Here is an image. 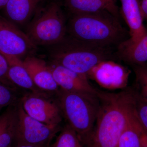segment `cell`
Returning a JSON list of instances; mask_svg holds the SVG:
<instances>
[{"instance_id":"cell-1","label":"cell","mask_w":147,"mask_h":147,"mask_svg":"<svg viewBox=\"0 0 147 147\" xmlns=\"http://www.w3.org/2000/svg\"><path fill=\"white\" fill-rule=\"evenodd\" d=\"M100 107L94 126L84 145L86 147H118L119 141L135 111L134 94L98 90Z\"/></svg>"},{"instance_id":"cell-2","label":"cell","mask_w":147,"mask_h":147,"mask_svg":"<svg viewBox=\"0 0 147 147\" xmlns=\"http://www.w3.org/2000/svg\"><path fill=\"white\" fill-rule=\"evenodd\" d=\"M67 33L77 40L111 49L127 39L126 31L118 17L106 11L73 14L67 26Z\"/></svg>"},{"instance_id":"cell-3","label":"cell","mask_w":147,"mask_h":147,"mask_svg":"<svg viewBox=\"0 0 147 147\" xmlns=\"http://www.w3.org/2000/svg\"><path fill=\"white\" fill-rule=\"evenodd\" d=\"M97 93H79L60 89L57 93L63 117L76 131L83 146L89 138L97 118L100 107Z\"/></svg>"},{"instance_id":"cell-4","label":"cell","mask_w":147,"mask_h":147,"mask_svg":"<svg viewBox=\"0 0 147 147\" xmlns=\"http://www.w3.org/2000/svg\"><path fill=\"white\" fill-rule=\"evenodd\" d=\"M51 52L53 62L81 75L87 74L100 62L111 60V48H104L77 40L68 36Z\"/></svg>"},{"instance_id":"cell-5","label":"cell","mask_w":147,"mask_h":147,"mask_svg":"<svg viewBox=\"0 0 147 147\" xmlns=\"http://www.w3.org/2000/svg\"><path fill=\"white\" fill-rule=\"evenodd\" d=\"M67 26L60 7L52 3L34 19L26 34L35 45H55L66 36Z\"/></svg>"},{"instance_id":"cell-6","label":"cell","mask_w":147,"mask_h":147,"mask_svg":"<svg viewBox=\"0 0 147 147\" xmlns=\"http://www.w3.org/2000/svg\"><path fill=\"white\" fill-rule=\"evenodd\" d=\"M18 120L15 144H50L53 137L61 128L60 125H47L36 120L26 113L21 101L16 105Z\"/></svg>"},{"instance_id":"cell-7","label":"cell","mask_w":147,"mask_h":147,"mask_svg":"<svg viewBox=\"0 0 147 147\" xmlns=\"http://www.w3.org/2000/svg\"><path fill=\"white\" fill-rule=\"evenodd\" d=\"M26 34L4 16L0 15V53L5 57L22 58L36 50Z\"/></svg>"},{"instance_id":"cell-8","label":"cell","mask_w":147,"mask_h":147,"mask_svg":"<svg viewBox=\"0 0 147 147\" xmlns=\"http://www.w3.org/2000/svg\"><path fill=\"white\" fill-rule=\"evenodd\" d=\"M20 101L25 112L33 118L46 124L60 125L63 117L59 103L45 93H30Z\"/></svg>"},{"instance_id":"cell-9","label":"cell","mask_w":147,"mask_h":147,"mask_svg":"<svg viewBox=\"0 0 147 147\" xmlns=\"http://www.w3.org/2000/svg\"><path fill=\"white\" fill-rule=\"evenodd\" d=\"M130 71L123 65L112 60L100 62L87 74L100 87L109 90L121 89L128 84Z\"/></svg>"},{"instance_id":"cell-10","label":"cell","mask_w":147,"mask_h":147,"mask_svg":"<svg viewBox=\"0 0 147 147\" xmlns=\"http://www.w3.org/2000/svg\"><path fill=\"white\" fill-rule=\"evenodd\" d=\"M55 82L65 91L79 93H97L86 76L81 75L53 62L49 65Z\"/></svg>"},{"instance_id":"cell-11","label":"cell","mask_w":147,"mask_h":147,"mask_svg":"<svg viewBox=\"0 0 147 147\" xmlns=\"http://www.w3.org/2000/svg\"><path fill=\"white\" fill-rule=\"evenodd\" d=\"M25 68L38 88L43 91L57 93L60 89L50 66L43 60L30 55L23 60Z\"/></svg>"},{"instance_id":"cell-12","label":"cell","mask_w":147,"mask_h":147,"mask_svg":"<svg viewBox=\"0 0 147 147\" xmlns=\"http://www.w3.org/2000/svg\"><path fill=\"white\" fill-rule=\"evenodd\" d=\"M121 4L122 13L129 28L131 41L141 38L147 32L144 25V18L139 0H119Z\"/></svg>"},{"instance_id":"cell-13","label":"cell","mask_w":147,"mask_h":147,"mask_svg":"<svg viewBox=\"0 0 147 147\" xmlns=\"http://www.w3.org/2000/svg\"><path fill=\"white\" fill-rule=\"evenodd\" d=\"M40 0H9L3 9L6 19L17 26L27 24L36 11Z\"/></svg>"},{"instance_id":"cell-14","label":"cell","mask_w":147,"mask_h":147,"mask_svg":"<svg viewBox=\"0 0 147 147\" xmlns=\"http://www.w3.org/2000/svg\"><path fill=\"white\" fill-rule=\"evenodd\" d=\"M117 55L128 63L143 65L147 62V32L135 41L128 39L117 47Z\"/></svg>"},{"instance_id":"cell-15","label":"cell","mask_w":147,"mask_h":147,"mask_svg":"<svg viewBox=\"0 0 147 147\" xmlns=\"http://www.w3.org/2000/svg\"><path fill=\"white\" fill-rule=\"evenodd\" d=\"M66 5L72 14L109 12L118 17V9L113 0H66Z\"/></svg>"},{"instance_id":"cell-16","label":"cell","mask_w":147,"mask_h":147,"mask_svg":"<svg viewBox=\"0 0 147 147\" xmlns=\"http://www.w3.org/2000/svg\"><path fill=\"white\" fill-rule=\"evenodd\" d=\"M118 147H147V131L140 122L136 109L121 136Z\"/></svg>"},{"instance_id":"cell-17","label":"cell","mask_w":147,"mask_h":147,"mask_svg":"<svg viewBox=\"0 0 147 147\" xmlns=\"http://www.w3.org/2000/svg\"><path fill=\"white\" fill-rule=\"evenodd\" d=\"M5 57L9 65L7 77L11 84L23 88L30 90L32 92L44 93L34 83L24 66L23 60L16 57Z\"/></svg>"},{"instance_id":"cell-18","label":"cell","mask_w":147,"mask_h":147,"mask_svg":"<svg viewBox=\"0 0 147 147\" xmlns=\"http://www.w3.org/2000/svg\"><path fill=\"white\" fill-rule=\"evenodd\" d=\"M52 147H84L76 131L68 125L61 130Z\"/></svg>"},{"instance_id":"cell-19","label":"cell","mask_w":147,"mask_h":147,"mask_svg":"<svg viewBox=\"0 0 147 147\" xmlns=\"http://www.w3.org/2000/svg\"><path fill=\"white\" fill-rule=\"evenodd\" d=\"M18 115L8 127L0 135V147H12L15 145Z\"/></svg>"},{"instance_id":"cell-20","label":"cell","mask_w":147,"mask_h":147,"mask_svg":"<svg viewBox=\"0 0 147 147\" xmlns=\"http://www.w3.org/2000/svg\"><path fill=\"white\" fill-rule=\"evenodd\" d=\"M11 87L0 83V110L7 106L13 105L16 96Z\"/></svg>"},{"instance_id":"cell-21","label":"cell","mask_w":147,"mask_h":147,"mask_svg":"<svg viewBox=\"0 0 147 147\" xmlns=\"http://www.w3.org/2000/svg\"><path fill=\"white\" fill-rule=\"evenodd\" d=\"M137 82L140 88V96L147 102V67L139 65L135 68Z\"/></svg>"},{"instance_id":"cell-22","label":"cell","mask_w":147,"mask_h":147,"mask_svg":"<svg viewBox=\"0 0 147 147\" xmlns=\"http://www.w3.org/2000/svg\"><path fill=\"white\" fill-rule=\"evenodd\" d=\"M135 107L140 122L147 131V102L140 96L135 95Z\"/></svg>"},{"instance_id":"cell-23","label":"cell","mask_w":147,"mask_h":147,"mask_svg":"<svg viewBox=\"0 0 147 147\" xmlns=\"http://www.w3.org/2000/svg\"><path fill=\"white\" fill-rule=\"evenodd\" d=\"M8 61L5 57L0 53V83L11 87L12 84L8 79Z\"/></svg>"},{"instance_id":"cell-24","label":"cell","mask_w":147,"mask_h":147,"mask_svg":"<svg viewBox=\"0 0 147 147\" xmlns=\"http://www.w3.org/2000/svg\"><path fill=\"white\" fill-rule=\"evenodd\" d=\"M140 6L144 20L147 21V0H141Z\"/></svg>"},{"instance_id":"cell-25","label":"cell","mask_w":147,"mask_h":147,"mask_svg":"<svg viewBox=\"0 0 147 147\" xmlns=\"http://www.w3.org/2000/svg\"><path fill=\"white\" fill-rule=\"evenodd\" d=\"M12 147H50V144L44 145H32L28 144H16Z\"/></svg>"},{"instance_id":"cell-26","label":"cell","mask_w":147,"mask_h":147,"mask_svg":"<svg viewBox=\"0 0 147 147\" xmlns=\"http://www.w3.org/2000/svg\"><path fill=\"white\" fill-rule=\"evenodd\" d=\"M9 1V0H0V10L4 8Z\"/></svg>"},{"instance_id":"cell-27","label":"cell","mask_w":147,"mask_h":147,"mask_svg":"<svg viewBox=\"0 0 147 147\" xmlns=\"http://www.w3.org/2000/svg\"><path fill=\"white\" fill-rule=\"evenodd\" d=\"M113 1H115V0H113Z\"/></svg>"}]
</instances>
